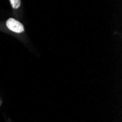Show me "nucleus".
Segmentation results:
<instances>
[{
    "label": "nucleus",
    "instance_id": "nucleus-2",
    "mask_svg": "<svg viewBox=\"0 0 122 122\" xmlns=\"http://www.w3.org/2000/svg\"><path fill=\"white\" fill-rule=\"evenodd\" d=\"M10 2L13 9H18L20 6V0H10Z\"/></svg>",
    "mask_w": 122,
    "mask_h": 122
},
{
    "label": "nucleus",
    "instance_id": "nucleus-1",
    "mask_svg": "<svg viewBox=\"0 0 122 122\" xmlns=\"http://www.w3.org/2000/svg\"><path fill=\"white\" fill-rule=\"evenodd\" d=\"M6 25L7 28L15 33H21L24 31V26L20 21L10 18L6 21Z\"/></svg>",
    "mask_w": 122,
    "mask_h": 122
}]
</instances>
